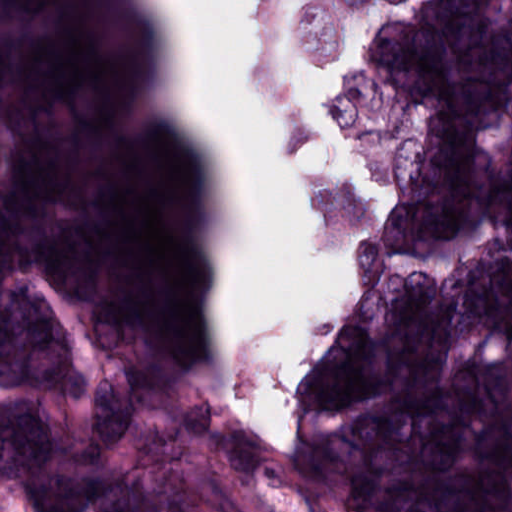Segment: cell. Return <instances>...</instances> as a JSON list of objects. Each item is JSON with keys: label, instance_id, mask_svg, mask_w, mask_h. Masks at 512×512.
Segmentation results:
<instances>
[{"label": "cell", "instance_id": "cell-1", "mask_svg": "<svg viewBox=\"0 0 512 512\" xmlns=\"http://www.w3.org/2000/svg\"><path fill=\"white\" fill-rule=\"evenodd\" d=\"M70 363L64 329L42 294L26 286L10 289L2 303V385L51 386Z\"/></svg>", "mask_w": 512, "mask_h": 512}, {"label": "cell", "instance_id": "cell-2", "mask_svg": "<svg viewBox=\"0 0 512 512\" xmlns=\"http://www.w3.org/2000/svg\"><path fill=\"white\" fill-rule=\"evenodd\" d=\"M38 248L42 272L57 291L75 300L93 294L99 258L94 238L84 224L64 221Z\"/></svg>", "mask_w": 512, "mask_h": 512}, {"label": "cell", "instance_id": "cell-3", "mask_svg": "<svg viewBox=\"0 0 512 512\" xmlns=\"http://www.w3.org/2000/svg\"><path fill=\"white\" fill-rule=\"evenodd\" d=\"M364 353H350L334 344L307 380L305 405L313 410L338 411L370 397L374 385L360 364Z\"/></svg>", "mask_w": 512, "mask_h": 512}, {"label": "cell", "instance_id": "cell-4", "mask_svg": "<svg viewBox=\"0 0 512 512\" xmlns=\"http://www.w3.org/2000/svg\"><path fill=\"white\" fill-rule=\"evenodd\" d=\"M1 447L3 473L34 470L48 460L51 435L32 401L15 399L2 404Z\"/></svg>", "mask_w": 512, "mask_h": 512}, {"label": "cell", "instance_id": "cell-5", "mask_svg": "<svg viewBox=\"0 0 512 512\" xmlns=\"http://www.w3.org/2000/svg\"><path fill=\"white\" fill-rule=\"evenodd\" d=\"M134 406L130 381L120 368H113L99 381L93 403L96 434L107 446L117 443L126 433Z\"/></svg>", "mask_w": 512, "mask_h": 512}, {"label": "cell", "instance_id": "cell-6", "mask_svg": "<svg viewBox=\"0 0 512 512\" xmlns=\"http://www.w3.org/2000/svg\"><path fill=\"white\" fill-rule=\"evenodd\" d=\"M164 336L176 361L192 366L205 354L206 338L202 317L189 301L172 305L163 318Z\"/></svg>", "mask_w": 512, "mask_h": 512}, {"label": "cell", "instance_id": "cell-7", "mask_svg": "<svg viewBox=\"0 0 512 512\" xmlns=\"http://www.w3.org/2000/svg\"><path fill=\"white\" fill-rule=\"evenodd\" d=\"M295 35L301 50L317 61L328 60L339 50V27L334 14L324 5L312 3L300 11Z\"/></svg>", "mask_w": 512, "mask_h": 512}, {"label": "cell", "instance_id": "cell-8", "mask_svg": "<svg viewBox=\"0 0 512 512\" xmlns=\"http://www.w3.org/2000/svg\"><path fill=\"white\" fill-rule=\"evenodd\" d=\"M93 484L80 483L64 475L33 480L28 494L36 512H83L92 500Z\"/></svg>", "mask_w": 512, "mask_h": 512}, {"label": "cell", "instance_id": "cell-9", "mask_svg": "<svg viewBox=\"0 0 512 512\" xmlns=\"http://www.w3.org/2000/svg\"><path fill=\"white\" fill-rule=\"evenodd\" d=\"M474 2H443L441 31L448 45L455 51L466 54L480 40L485 22L476 13Z\"/></svg>", "mask_w": 512, "mask_h": 512}, {"label": "cell", "instance_id": "cell-10", "mask_svg": "<svg viewBox=\"0 0 512 512\" xmlns=\"http://www.w3.org/2000/svg\"><path fill=\"white\" fill-rule=\"evenodd\" d=\"M464 69L468 73L479 76L477 80L485 81V77L499 80H512V36L500 34L479 50L474 48L464 54Z\"/></svg>", "mask_w": 512, "mask_h": 512}, {"label": "cell", "instance_id": "cell-11", "mask_svg": "<svg viewBox=\"0 0 512 512\" xmlns=\"http://www.w3.org/2000/svg\"><path fill=\"white\" fill-rule=\"evenodd\" d=\"M496 90L489 82L466 80L454 86H449L444 98L448 110L456 116L475 113L481 108L496 103Z\"/></svg>", "mask_w": 512, "mask_h": 512}, {"label": "cell", "instance_id": "cell-12", "mask_svg": "<svg viewBox=\"0 0 512 512\" xmlns=\"http://www.w3.org/2000/svg\"><path fill=\"white\" fill-rule=\"evenodd\" d=\"M92 330L101 348H119L125 339V318L120 308L110 302L99 304L92 316Z\"/></svg>", "mask_w": 512, "mask_h": 512}, {"label": "cell", "instance_id": "cell-13", "mask_svg": "<svg viewBox=\"0 0 512 512\" xmlns=\"http://www.w3.org/2000/svg\"><path fill=\"white\" fill-rule=\"evenodd\" d=\"M222 448L229 464L237 472L251 475L260 463V446L243 431L226 434Z\"/></svg>", "mask_w": 512, "mask_h": 512}, {"label": "cell", "instance_id": "cell-14", "mask_svg": "<svg viewBox=\"0 0 512 512\" xmlns=\"http://www.w3.org/2000/svg\"><path fill=\"white\" fill-rule=\"evenodd\" d=\"M425 162L422 145L415 139L404 141L395 156L394 172L402 192L413 189L419 182Z\"/></svg>", "mask_w": 512, "mask_h": 512}, {"label": "cell", "instance_id": "cell-15", "mask_svg": "<svg viewBox=\"0 0 512 512\" xmlns=\"http://www.w3.org/2000/svg\"><path fill=\"white\" fill-rule=\"evenodd\" d=\"M91 501L97 512H144L135 491L121 482L93 484Z\"/></svg>", "mask_w": 512, "mask_h": 512}, {"label": "cell", "instance_id": "cell-16", "mask_svg": "<svg viewBox=\"0 0 512 512\" xmlns=\"http://www.w3.org/2000/svg\"><path fill=\"white\" fill-rule=\"evenodd\" d=\"M458 450L455 437L446 433L437 434L424 445L421 452L422 463L431 471H445L453 465Z\"/></svg>", "mask_w": 512, "mask_h": 512}, {"label": "cell", "instance_id": "cell-17", "mask_svg": "<svg viewBox=\"0 0 512 512\" xmlns=\"http://www.w3.org/2000/svg\"><path fill=\"white\" fill-rule=\"evenodd\" d=\"M346 96L367 112H377L382 104V93L377 83L365 73L356 72L345 80Z\"/></svg>", "mask_w": 512, "mask_h": 512}, {"label": "cell", "instance_id": "cell-18", "mask_svg": "<svg viewBox=\"0 0 512 512\" xmlns=\"http://www.w3.org/2000/svg\"><path fill=\"white\" fill-rule=\"evenodd\" d=\"M477 490L483 504L491 510H502L510 498L508 482L496 470H486L479 474Z\"/></svg>", "mask_w": 512, "mask_h": 512}, {"label": "cell", "instance_id": "cell-19", "mask_svg": "<svg viewBox=\"0 0 512 512\" xmlns=\"http://www.w3.org/2000/svg\"><path fill=\"white\" fill-rule=\"evenodd\" d=\"M479 455L498 465L512 467V430L486 434L477 445Z\"/></svg>", "mask_w": 512, "mask_h": 512}, {"label": "cell", "instance_id": "cell-20", "mask_svg": "<svg viewBox=\"0 0 512 512\" xmlns=\"http://www.w3.org/2000/svg\"><path fill=\"white\" fill-rule=\"evenodd\" d=\"M357 265L361 284L369 287L375 283L383 270L379 249L373 242H362L357 250Z\"/></svg>", "mask_w": 512, "mask_h": 512}, {"label": "cell", "instance_id": "cell-21", "mask_svg": "<svg viewBox=\"0 0 512 512\" xmlns=\"http://www.w3.org/2000/svg\"><path fill=\"white\" fill-rule=\"evenodd\" d=\"M358 318L362 324L369 328L383 325L386 318L384 298L375 291L367 293L360 305Z\"/></svg>", "mask_w": 512, "mask_h": 512}, {"label": "cell", "instance_id": "cell-22", "mask_svg": "<svg viewBox=\"0 0 512 512\" xmlns=\"http://www.w3.org/2000/svg\"><path fill=\"white\" fill-rule=\"evenodd\" d=\"M184 425L193 435H203L211 423V411L207 402L200 401L191 405L185 412Z\"/></svg>", "mask_w": 512, "mask_h": 512}, {"label": "cell", "instance_id": "cell-23", "mask_svg": "<svg viewBox=\"0 0 512 512\" xmlns=\"http://www.w3.org/2000/svg\"><path fill=\"white\" fill-rule=\"evenodd\" d=\"M330 113L332 118L342 128L351 127L357 119L356 106L346 95L337 96L332 100Z\"/></svg>", "mask_w": 512, "mask_h": 512}, {"label": "cell", "instance_id": "cell-24", "mask_svg": "<svg viewBox=\"0 0 512 512\" xmlns=\"http://www.w3.org/2000/svg\"><path fill=\"white\" fill-rule=\"evenodd\" d=\"M491 201L494 205L503 207L506 222L512 227V172L495 186Z\"/></svg>", "mask_w": 512, "mask_h": 512}]
</instances>
